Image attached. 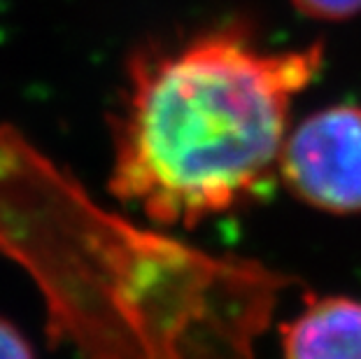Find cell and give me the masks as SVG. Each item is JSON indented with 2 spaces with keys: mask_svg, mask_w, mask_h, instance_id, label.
Wrapping results in <instances>:
<instances>
[{
  "mask_svg": "<svg viewBox=\"0 0 361 359\" xmlns=\"http://www.w3.org/2000/svg\"><path fill=\"white\" fill-rule=\"evenodd\" d=\"M0 359H35L24 334L3 317H0Z\"/></svg>",
  "mask_w": 361,
  "mask_h": 359,
  "instance_id": "obj_5",
  "label": "cell"
},
{
  "mask_svg": "<svg viewBox=\"0 0 361 359\" xmlns=\"http://www.w3.org/2000/svg\"><path fill=\"white\" fill-rule=\"evenodd\" d=\"M291 5L319 21H345L361 12V0H291Z\"/></svg>",
  "mask_w": 361,
  "mask_h": 359,
  "instance_id": "obj_4",
  "label": "cell"
},
{
  "mask_svg": "<svg viewBox=\"0 0 361 359\" xmlns=\"http://www.w3.org/2000/svg\"><path fill=\"white\" fill-rule=\"evenodd\" d=\"M324 47L266 49L228 24L130 56L112 119L110 192L159 226L194 229L278 180L291 105Z\"/></svg>",
  "mask_w": 361,
  "mask_h": 359,
  "instance_id": "obj_1",
  "label": "cell"
},
{
  "mask_svg": "<svg viewBox=\"0 0 361 359\" xmlns=\"http://www.w3.org/2000/svg\"><path fill=\"white\" fill-rule=\"evenodd\" d=\"M282 359H361V301L310 296L280 331Z\"/></svg>",
  "mask_w": 361,
  "mask_h": 359,
  "instance_id": "obj_3",
  "label": "cell"
},
{
  "mask_svg": "<svg viewBox=\"0 0 361 359\" xmlns=\"http://www.w3.org/2000/svg\"><path fill=\"white\" fill-rule=\"evenodd\" d=\"M278 180L308 208L329 215H359L361 105L322 108L289 128Z\"/></svg>",
  "mask_w": 361,
  "mask_h": 359,
  "instance_id": "obj_2",
  "label": "cell"
}]
</instances>
